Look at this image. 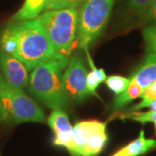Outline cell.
Here are the masks:
<instances>
[{
    "instance_id": "1",
    "label": "cell",
    "mask_w": 156,
    "mask_h": 156,
    "mask_svg": "<svg viewBox=\"0 0 156 156\" xmlns=\"http://www.w3.org/2000/svg\"><path fill=\"white\" fill-rule=\"evenodd\" d=\"M0 50L15 56L32 70L42 62L60 56L38 18L11 21L0 33Z\"/></svg>"
},
{
    "instance_id": "2",
    "label": "cell",
    "mask_w": 156,
    "mask_h": 156,
    "mask_svg": "<svg viewBox=\"0 0 156 156\" xmlns=\"http://www.w3.org/2000/svg\"><path fill=\"white\" fill-rule=\"evenodd\" d=\"M69 58H56L40 63L30 76L29 91L52 109H62L68 106L69 98L62 85L63 70Z\"/></svg>"
},
{
    "instance_id": "3",
    "label": "cell",
    "mask_w": 156,
    "mask_h": 156,
    "mask_svg": "<svg viewBox=\"0 0 156 156\" xmlns=\"http://www.w3.org/2000/svg\"><path fill=\"white\" fill-rule=\"evenodd\" d=\"M57 53L69 58L77 48L78 9L50 10L38 17Z\"/></svg>"
},
{
    "instance_id": "4",
    "label": "cell",
    "mask_w": 156,
    "mask_h": 156,
    "mask_svg": "<svg viewBox=\"0 0 156 156\" xmlns=\"http://www.w3.org/2000/svg\"><path fill=\"white\" fill-rule=\"evenodd\" d=\"M114 5L115 0H84L78 9V49L88 53L106 28Z\"/></svg>"
},
{
    "instance_id": "5",
    "label": "cell",
    "mask_w": 156,
    "mask_h": 156,
    "mask_svg": "<svg viewBox=\"0 0 156 156\" xmlns=\"http://www.w3.org/2000/svg\"><path fill=\"white\" fill-rule=\"evenodd\" d=\"M0 100L3 122L11 124L47 122L44 112L38 104L18 89L7 83L0 73Z\"/></svg>"
},
{
    "instance_id": "6",
    "label": "cell",
    "mask_w": 156,
    "mask_h": 156,
    "mask_svg": "<svg viewBox=\"0 0 156 156\" xmlns=\"http://www.w3.org/2000/svg\"><path fill=\"white\" fill-rule=\"evenodd\" d=\"M108 140L107 124L99 121H83L73 127L72 156H97Z\"/></svg>"
},
{
    "instance_id": "7",
    "label": "cell",
    "mask_w": 156,
    "mask_h": 156,
    "mask_svg": "<svg viewBox=\"0 0 156 156\" xmlns=\"http://www.w3.org/2000/svg\"><path fill=\"white\" fill-rule=\"evenodd\" d=\"M88 72L84 59L80 55L69 57L62 75L63 89L69 100L82 102L92 95L87 85Z\"/></svg>"
},
{
    "instance_id": "8",
    "label": "cell",
    "mask_w": 156,
    "mask_h": 156,
    "mask_svg": "<svg viewBox=\"0 0 156 156\" xmlns=\"http://www.w3.org/2000/svg\"><path fill=\"white\" fill-rule=\"evenodd\" d=\"M0 69L3 77L9 85L22 90L28 85L30 76L27 67L15 56L1 50Z\"/></svg>"
},
{
    "instance_id": "9",
    "label": "cell",
    "mask_w": 156,
    "mask_h": 156,
    "mask_svg": "<svg viewBox=\"0 0 156 156\" xmlns=\"http://www.w3.org/2000/svg\"><path fill=\"white\" fill-rule=\"evenodd\" d=\"M47 122L55 135L54 144L64 147L71 153L73 150V127L67 114L62 109H53L47 119Z\"/></svg>"
},
{
    "instance_id": "10",
    "label": "cell",
    "mask_w": 156,
    "mask_h": 156,
    "mask_svg": "<svg viewBox=\"0 0 156 156\" xmlns=\"http://www.w3.org/2000/svg\"><path fill=\"white\" fill-rule=\"evenodd\" d=\"M130 78L144 89L156 81V55L147 54Z\"/></svg>"
},
{
    "instance_id": "11",
    "label": "cell",
    "mask_w": 156,
    "mask_h": 156,
    "mask_svg": "<svg viewBox=\"0 0 156 156\" xmlns=\"http://www.w3.org/2000/svg\"><path fill=\"white\" fill-rule=\"evenodd\" d=\"M155 147L156 140L147 139L144 131L141 130L137 139L128 143L112 156H140Z\"/></svg>"
},
{
    "instance_id": "12",
    "label": "cell",
    "mask_w": 156,
    "mask_h": 156,
    "mask_svg": "<svg viewBox=\"0 0 156 156\" xmlns=\"http://www.w3.org/2000/svg\"><path fill=\"white\" fill-rule=\"evenodd\" d=\"M152 2L153 0H126L125 11L128 20L142 24Z\"/></svg>"
},
{
    "instance_id": "13",
    "label": "cell",
    "mask_w": 156,
    "mask_h": 156,
    "mask_svg": "<svg viewBox=\"0 0 156 156\" xmlns=\"http://www.w3.org/2000/svg\"><path fill=\"white\" fill-rule=\"evenodd\" d=\"M46 0H24L22 7L12 17L11 21H24L38 17L44 10Z\"/></svg>"
},
{
    "instance_id": "14",
    "label": "cell",
    "mask_w": 156,
    "mask_h": 156,
    "mask_svg": "<svg viewBox=\"0 0 156 156\" xmlns=\"http://www.w3.org/2000/svg\"><path fill=\"white\" fill-rule=\"evenodd\" d=\"M142 92H143V89L140 86L139 84H137L135 81L131 79V82H130V84H129L128 89L124 92H122V94L117 95L116 97L114 99L113 109L120 110L121 108H122L123 107L126 106L132 101L140 97L142 95Z\"/></svg>"
},
{
    "instance_id": "15",
    "label": "cell",
    "mask_w": 156,
    "mask_h": 156,
    "mask_svg": "<svg viewBox=\"0 0 156 156\" xmlns=\"http://www.w3.org/2000/svg\"><path fill=\"white\" fill-rule=\"evenodd\" d=\"M89 64L91 70L88 72L87 76V85L89 92L92 95H95V91L101 83L105 82L107 79V75L103 69H97L95 67L92 61L89 58Z\"/></svg>"
},
{
    "instance_id": "16",
    "label": "cell",
    "mask_w": 156,
    "mask_h": 156,
    "mask_svg": "<svg viewBox=\"0 0 156 156\" xmlns=\"http://www.w3.org/2000/svg\"><path fill=\"white\" fill-rule=\"evenodd\" d=\"M131 82L130 77H124L121 76H110L107 77L105 83L107 87L115 95H120L128 89Z\"/></svg>"
},
{
    "instance_id": "17",
    "label": "cell",
    "mask_w": 156,
    "mask_h": 156,
    "mask_svg": "<svg viewBox=\"0 0 156 156\" xmlns=\"http://www.w3.org/2000/svg\"><path fill=\"white\" fill-rule=\"evenodd\" d=\"M145 43V50L147 54L156 55V24L147 25L142 30Z\"/></svg>"
},
{
    "instance_id": "18",
    "label": "cell",
    "mask_w": 156,
    "mask_h": 156,
    "mask_svg": "<svg viewBox=\"0 0 156 156\" xmlns=\"http://www.w3.org/2000/svg\"><path fill=\"white\" fill-rule=\"evenodd\" d=\"M122 118L133 120L134 122H138L142 124L147 122L156 123V111L149 110L147 112H130L128 114L122 115Z\"/></svg>"
},
{
    "instance_id": "19",
    "label": "cell",
    "mask_w": 156,
    "mask_h": 156,
    "mask_svg": "<svg viewBox=\"0 0 156 156\" xmlns=\"http://www.w3.org/2000/svg\"><path fill=\"white\" fill-rule=\"evenodd\" d=\"M84 0H56L51 6L50 10H59V9H66V8H76L78 9Z\"/></svg>"
},
{
    "instance_id": "20",
    "label": "cell",
    "mask_w": 156,
    "mask_h": 156,
    "mask_svg": "<svg viewBox=\"0 0 156 156\" xmlns=\"http://www.w3.org/2000/svg\"><path fill=\"white\" fill-rule=\"evenodd\" d=\"M150 108V110L156 111V100L153 99H147V98H142V100L140 101L139 103L135 104L134 106L128 108L129 112H135L138 111L140 108Z\"/></svg>"
},
{
    "instance_id": "21",
    "label": "cell",
    "mask_w": 156,
    "mask_h": 156,
    "mask_svg": "<svg viewBox=\"0 0 156 156\" xmlns=\"http://www.w3.org/2000/svg\"><path fill=\"white\" fill-rule=\"evenodd\" d=\"M142 24L144 26L156 24V0H153L150 8L147 12V15L143 20Z\"/></svg>"
},
{
    "instance_id": "22",
    "label": "cell",
    "mask_w": 156,
    "mask_h": 156,
    "mask_svg": "<svg viewBox=\"0 0 156 156\" xmlns=\"http://www.w3.org/2000/svg\"><path fill=\"white\" fill-rule=\"evenodd\" d=\"M140 97L156 100V81L154 82L152 84H150L148 87H147L146 89H143L142 95Z\"/></svg>"
},
{
    "instance_id": "23",
    "label": "cell",
    "mask_w": 156,
    "mask_h": 156,
    "mask_svg": "<svg viewBox=\"0 0 156 156\" xmlns=\"http://www.w3.org/2000/svg\"><path fill=\"white\" fill-rule=\"evenodd\" d=\"M56 0H46V3H45V6H44V11H50L51 6L53 5V4L56 2Z\"/></svg>"
},
{
    "instance_id": "24",
    "label": "cell",
    "mask_w": 156,
    "mask_h": 156,
    "mask_svg": "<svg viewBox=\"0 0 156 156\" xmlns=\"http://www.w3.org/2000/svg\"><path fill=\"white\" fill-rule=\"evenodd\" d=\"M3 122V114H2V106H1V100H0V122Z\"/></svg>"
},
{
    "instance_id": "25",
    "label": "cell",
    "mask_w": 156,
    "mask_h": 156,
    "mask_svg": "<svg viewBox=\"0 0 156 156\" xmlns=\"http://www.w3.org/2000/svg\"><path fill=\"white\" fill-rule=\"evenodd\" d=\"M155 124V132H156V123H154Z\"/></svg>"
}]
</instances>
